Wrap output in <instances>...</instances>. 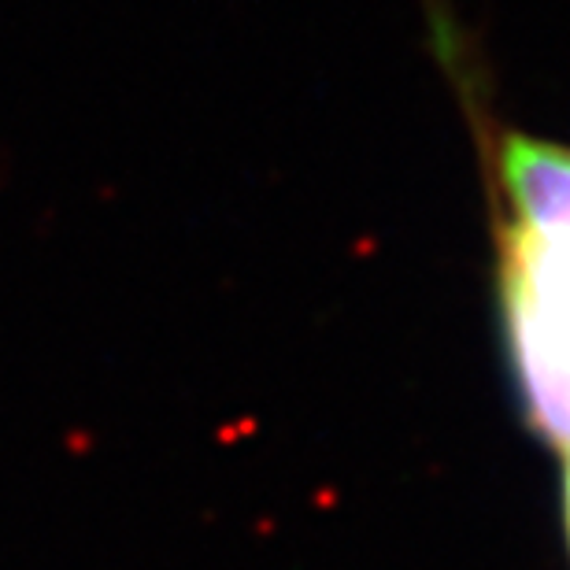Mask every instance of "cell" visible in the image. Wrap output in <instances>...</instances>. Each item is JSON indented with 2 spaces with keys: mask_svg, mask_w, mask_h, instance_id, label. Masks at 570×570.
Returning <instances> with one entry per match:
<instances>
[{
  "mask_svg": "<svg viewBox=\"0 0 570 570\" xmlns=\"http://www.w3.org/2000/svg\"><path fill=\"white\" fill-rule=\"evenodd\" d=\"M567 460V478H563V504H567V541H570V452H563Z\"/></svg>",
  "mask_w": 570,
  "mask_h": 570,
  "instance_id": "6da1fadb",
  "label": "cell"
}]
</instances>
